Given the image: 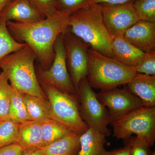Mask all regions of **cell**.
Segmentation results:
<instances>
[{"label": "cell", "instance_id": "6da1fadb", "mask_svg": "<svg viewBox=\"0 0 155 155\" xmlns=\"http://www.w3.org/2000/svg\"><path fill=\"white\" fill-rule=\"evenodd\" d=\"M70 13L58 11L43 20L31 23L8 21L7 27L16 41L31 49L42 69H48L54 57V45L57 38L66 32Z\"/></svg>", "mask_w": 155, "mask_h": 155}, {"label": "cell", "instance_id": "7a4b0ae2", "mask_svg": "<svg viewBox=\"0 0 155 155\" xmlns=\"http://www.w3.org/2000/svg\"><path fill=\"white\" fill-rule=\"evenodd\" d=\"M67 31L91 48L109 58H114L112 35L104 22L102 7L91 4L70 14Z\"/></svg>", "mask_w": 155, "mask_h": 155}, {"label": "cell", "instance_id": "3957f363", "mask_svg": "<svg viewBox=\"0 0 155 155\" xmlns=\"http://www.w3.org/2000/svg\"><path fill=\"white\" fill-rule=\"evenodd\" d=\"M37 60L28 45L0 61V68L11 86L24 94L47 98L37 77L34 63Z\"/></svg>", "mask_w": 155, "mask_h": 155}, {"label": "cell", "instance_id": "277c9868", "mask_svg": "<svg viewBox=\"0 0 155 155\" xmlns=\"http://www.w3.org/2000/svg\"><path fill=\"white\" fill-rule=\"evenodd\" d=\"M87 78L92 88L107 91L126 85L137 74L134 67H128L115 58L88 49Z\"/></svg>", "mask_w": 155, "mask_h": 155}, {"label": "cell", "instance_id": "5b68a950", "mask_svg": "<svg viewBox=\"0 0 155 155\" xmlns=\"http://www.w3.org/2000/svg\"><path fill=\"white\" fill-rule=\"evenodd\" d=\"M41 85L49 102L53 119L80 134L88 129L81 116L77 94H69L51 85Z\"/></svg>", "mask_w": 155, "mask_h": 155}, {"label": "cell", "instance_id": "8992f818", "mask_svg": "<svg viewBox=\"0 0 155 155\" xmlns=\"http://www.w3.org/2000/svg\"><path fill=\"white\" fill-rule=\"evenodd\" d=\"M113 137L124 140L135 134L150 147L155 141V107L143 106L131 111L110 124Z\"/></svg>", "mask_w": 155, "mask_h": 155}, {"label": "cell", "instance_id": "52a82bcc", "mask_svg": "<svg viewBox=\"0 0 155 155\" xmlns=\"http://www.w3.org/2000/svg\"><path fill=\"white\" fill-rule=\"evenodd\" d=\"M77 95L81 116L88 128L106 137L110 135L112 131L108 127L110 122L107 109L100 101L87 78L79 84Z\"/></svg>", "mask_w": 155, "mask_h": 155}, {"label": "cell", "instance_id": "ba28073f", "mask_svg": "<svg viewBox=\"0 0 155 155\" xmlns=\"http://www.w3.org/2000/svg\"><path fill=\"white\" fill-rule=\"evenodd\" d=\"M54 57L51 67L37 69V77L41 84L51 85L61 91L71 94H77L67 68V57L62 34L58 36L54 45Z\"/></svg>", "mask_w": 155, "mask_h": 155}, {"label": "cell", "instance_id": "9c48e42d", "mask_svg": "<svg viewBox=\"0 0 155 155\" xmlns=\"http://www.w3.org/2000/svg\"><path fill=\"white\" fill-rule=\"evenodd\" d=\"M62 36L69 75L77 92L79 84L87 77L89 45L68 31Z\"/></svg>", "mask_w": 155, "mask_h": 155}, {"label": "cell", "instance_id": "30bf717a", "mask_svg": "<svg viewBox=\"0 0 155 155\" xmlns=\"http://www.w3.org/2000/svg\"><path fill=\"white\" fill-rule=\"evenodd\" d=\"M97 96L100 101L107 109L110 124L131 111L144 106L138 97L126 88L117 87L101 91Z\"/></svg>", "mask_w": 155, "mask_h": 155}, {"label": "cell", "instance_id": "8fae6325", "mask_svg": "<svg viewBox=\"0 0 155 155\" xmlns=\"http://www.w3.org/2000/svg\"><path fill=\"white\" fill-rule=\"evenodd\" d=\"M133 1L119 5L100 4L104 22L112 36H123L139 20L132 5Z\"/></svg>", "mask_w": 155, "mask_h": 155}, {"label": "cell", "instance_id": "7c38bea8", "mask_svg": "<svg viewBox=\"0 0 155 155\" xmlns=\"http://www.w3.org/2000/svg\"><path fill=\"white\" fill-rule=\"evenodd\" d=\"M0 17L6 22L22 23H34L46 18L31 0H13L4 9Z\"/></svg>", "mask_w": 155, "mask_h": 155}, {"label": "cell", "instance_id": "4fadbf2b", "mask_svg": "<svg viewBox=\"0 0 155 155\" xmlns=\"http://www.w3.org/2000/svg\"><path fill=\"white\" fill-rule=\"evenodd\" d=\"M134 46L144 52L155 51V23L138 20L123 35Z\"/></svg>", "mask_w": 155, "mask_h": 155}, {"label": "cell", "instance_id": "5bb4252c", "mask_svg": "<svg viewBox=\"0 0 155 155\" xmlns=\"http://www.w3.org/2000/svg\"><path fill=\"white\" fill-rule=\"evenodd\" d=\"M126 89L138 97L145 107H155V75L137 73Z\"/></svg>", "mask_w": 155, "mask_h": 155}, {"label": "cell", "instance_id": "9a60e30c", "mask_svg": "<svg viewBox=\"0 0 155 155\" xmlns=\"http://www.w3.org/2000/svg\"><path fill=\"white\" fill-rule=\"evenodd\" d=\"M112 37L114 58L124 65L135 68L142 60L145 52L135 47L123 36Z\"/></svg>", "mask_w": 155, "mask_h": 155}, {"label": "cell", "instance_id": "2e32d148", "mask_svg": "<svg viewBox=\"0 0 155 155\" xmlns=\"http://www.w3.org/2000/svg\"><path fill=\"white\" fill-rule=\"evenodd\" d=\"M18 143L25 151H32L44 147L41 121H27L19 124Z\"/></svg>", "mask_w": 155, "mask_h": 155}, {"label": "cell", "instance_id": "e0dca14e", "mask_svg": "<svg viewBox=\"0 0 155 155\" xmlns=\"http://www.w3.org/2000/svg\"><path fill=\"white\" fill-rule=\"evenodd\" d=\"M80 134L72 132L41 149L43 155H77Z\"/></svg>", "mask_w": 155, "mask_h": 155}, {"label": "cell", "instance_id": "ac0fdd59", "mask_svg": "<svg viewBox=\"0 0 155 155\" xmlns=\"http://www.w3.org/2000/svg\"><path fill=\"white\" fill-rule=\"evenodd\" d=\"M106 137L89 128L81 135L80 149L77 155H107L104 145Z\"/></svg>", "mask_w": 155, "mask_h": 155}, {"label": "cell", "instance_id": "d6986e66", "mask_svg": "<svg viewBox=\"0 0 155 155\" xmlns=\"http://www.w3.org/2000/svg\"><path fill=\"white\" fill-rule=\"evenodd\" d=\"M28 121H43L52 119L51 111L47 97L24 94Z\"/></svg>", "mask_w": 155, "mask_h": 155}, {"label": "cell", "instance_id": "ffe728a7", "mask_svg": "<svg viewBox=\"0 0 155 155\" xmlns=\"http://www.w3.org/2000/svg\"><path fill=\"white\" fill-rule=\"evenodd\" d=\"M26 45L25 43L19 42L13 38L8 29L6 20L0 17V61Z\"/></svg>", "mask_w": 155, "mask_h": 155}, {"label": "cell", "instance_id": "44dd1931", "mask_svg": "<svg viewBox=\"0 0 155 155\" xmlns=\"http://www.w3.org/2000/svg\"><path fill=\"white\" fill-rule=\"evenodd\" d=\"M41 129L44 147L73 132L53 119L42 121Z\"/></svg>", "mask_w": 155, "mask_h": 155}, {"label": "cell", "instance_id": "7402d4cb", "mask_svg": "<svg viewBox=\"0 0 155 155\" xmlns=\"http://www.w3.org/2000/svg\"><path fill=\"white\" fill-rule=\"evenodd\" d=\"M12 87V94L9 108V119L17 124H22L28 121L24 94Z\"/></svg>", "mask_w": 155, "mask_h": 155}, {"label": "cell", "instance_id": "603a6c76", "mask_svg": "<svg viewBox=\"0 0 155 155\" xmlns=\"http://www.w3.org/2000/svg\"><path fill=\"white\" fill-rule=\"evenodd\" d=\"M12 87L3 72L0 73V121L9 119Z\"/></svg>", "mask_w": 155, "mask_h": 155}, {"label": "cell", "instance_id": "cb8c5ba5", "mask_svg": "<svg viewBox=\"0 0 155 155\" xmlns=\"http://www.w3.org/2000/svg\"><path fill=\"white\" fill-rule=\"evenodd\" d=\"M19 124L8 119L0 121V148L18 142Z\"/></svg>", "mask_w": 155, "mask_h": 155}, {"label": "cell", "instance_id": "d4e9b609", "mask_svg": "<svg viewBox=\"0 0 155 155\" xmlns=\"http://www.w3.org/2000/svg\"><path fill=\"white\" fill-rule=\"evenodd\" d=\"M132 5L140 20L155 23V0H133Z\"/></svg>", "mask_w": 155, "mask_h": 155}, {"label": "cell", "instance_id": "484cf974", "mask_svg": "<svg viewBox=\"0 0 155 155\" xmlns=\"http://www.w3.org/2000/svg\"><path fill=\"white\" fill-rule=\"evenodd\" d=\"M94 0H55L57 11L72 14L75 11L93 4Z\"/></svg>", "mask_w": 155, "mask_h": 155}, {"label": "cell", "instance_id": "4316f807", "mask_svg": "<svg viewBox=\"0 0 155 155\" xmlns=\"http://www.w3.org/2000/svg\"><path fill=\"white\" fill-rule=\"evenodd\" d=\"M125 145L130 150V155H150V147L143 140L137 137H129L124 140Z\"/></svg>", "mask_w": 155, "mask_h": 155}, {"label": "cell", "instance_id": "83f0119b", "mask_svg": "<svg viewBox=\"0 0 155 155\" xmlns=\"http://www.w3.org/2000/svg\"><path fill=\"white\" fill-rule=\"evenodd\" d=\"M135 68L137 73L155 75V51L145 53L142 60Z\"/></svg>", "mask_w": 155, "mask_h": 155}, {"label": "cell", "instance_id": "f1b7e54d", "mask_svg": "<svg viewBox=\"0 0 155 155\" xmlns=\"http://www.w3.org/2000/svg\"><path fill=\"white\" fill-rule=\"evenodd\" d=\"M34 5L45 17L52 16L58 12L55 0H31Z\"/></svg>", "mask_w": 155, "mask_h": 155}, {"label": "cell", "instance_id": "f546056e", "mask_svg": "<svg viewBox=\"0 0 155 155\" xmlns=\"http://www.w3.org/2000/svg\"><path fill=\"white\" fill-rule=\"evenodd\" d=\"M24 152V149L18 142L0 148V155H21Z\"/></svg>", "mask_w": 155, "mask_h": 155}, {"label": "cell", "instance_id": "4dcf8cb0", "mask_svg": "<svg viewBox=\"0 0 155 155\" xmlns=\"http://www.w3.org/2000/svg\"><path fill=\"white\" fill-rule=\"evenodd\" d=\"M107 155H130V150L128 147L125 145L124 147L108 151Z\"/></svg>", "mask_w": 155, "mask_h": 155}, {"label": "cell", "instance_id": "1f68e13d", "mask_svg": "<svg viewBox=\"0 0 155 155\" xmlns=\"http://www.w3.org/2000/svg\"><path fill=\"white\" fill-rule=\"evenodd\" d=\"M132 0H94L93 3L106 5H119L128 2Z\"/></svg>", "mask_w": 155, "mask_h": 155}, {"label": "cell", "instance_id": "d6a6232c", "mask_svg": "<svg viewBox=\"0 0 155 155\" xmlns=\"http://www.w3.org/2000/svg\"><path fill=\"white\" fill-rule=\"evenodd\" d=\"M13 0H0V14L4 9Z\"/></svg>", "mask_w": 155, "mask_h": 155}, {"label": "cell", "instance_id": "836d02e7", "mask_svg": "<svg viewBox=\"0 0 155 155\" xmlns=\"http://www.w3.org/2000/svg\"><path fill=\"white\" fill-rule=\"evenodd\" d=\"M21 155H43L41 150H37L32 151H25Z\"/></svg>", "mask_w": 155, "mask_h": 155}, {"label": "cell", "instance_id": "e575fe53", "mask_svg": "<svg viewBox=\"0 0 155 155\" xmlns=\"http://www.w3.org/2000/svg\"><path fill=\"white\" fill-rule=\"evenodd\" d=\"M150 155H155V152H151L150 153Z\"/></svg>", "mask_w": 155, "mask_h": 155}]
</instances>
